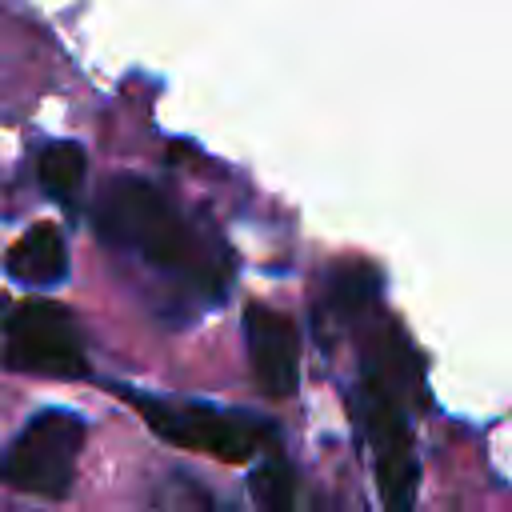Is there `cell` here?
<instances>
[{
    "label": "cell",
    "mask_w": 512,
    "mask_h": 512,
    "mask_svg": "<svg viewBox=\"0 0 512 512\" xmlns=\"http://www.w3.org/2000/svg\"><path fill=\"white\" fill-rule=\"evenodd\" d=\"M92 232L164 284V312H196L228 296V256L144 176H112L104 184L92 208Z\"/></svg>",
    "instance_id": "6da1fadb"
},
{
    "label": "cell",
    "mask_w": 512,
    "mask_h": 512,
    "mask_svg": "<svg viewBox=\"0 0 512 512\" xmlns=\"http://www.w3.org/2000/svg\"><path fill=\"white\" fill-rule=\"evenodd\" d=\"M36 180L48 200L72 208L88 180V152L80 140H52L36 160Z\"/></svg>",
    "instance_id": "9c48e42d"
},
{
    "label": "cell",
    "mask_w": 512,
    "mask_h": 512,
    "mask_svg": "<svg viewBox=\"0 0 512 512\" xmlns=\"http://www.w3.org/2000/svg\"><path fill=\"white\" fill-rule=\"evenodd\" d=\"M124 404L140 412V420L164 440L184 452H200L224 464H244L256 460L260 452L276 448V424L260 420L240 408H216L208 400H188V396H160L128 384H112Z\"/></svg>",
    "instance_id": "7a4b0ae2"
},
{
    "label": "cell",
    "mask_w": 512,
    "mask_h": 512,
    "mask_svg": "<svg viewBox=\"0 0 512 512\" xmlns=\"http://www.w3.org/2000/svg\"><path fill=\"white\" fill-rule=\"evenodd\" d=\"M356 416L364 428V440L372 448L376 488L384 500V512H412L420 492V456L408 428V404L392 396L388 388L360 380L356 388Z\"/></svg>",
    "instance_id": "277c9868"
},
{
    "label": "cell",
    "mask_w": 512,
    "mask_h": 512,
    "mask_svg": "<svg viewBox=\"0 0 512 512\" xmlns=\"http://www.w3.org/2000/svg\"><path fill=\"white\" fill-rule=\"evenodd\" d=\"M248 492L260 512H296V472L292 464L268 448L256 456V468L248 476Z\"/></svg>",
    "instance_id": "30bf717a"
},
{
    "label": "cell",
    "mask_w": 512,
    "mask_h": 512,
    "mask_svg": "<svg viewBox=\"0 0 512 512\" xmlns=\"http://www.w3.org/2000/svg\"><path fill=\"white\" fill-rule=\"evenodd\" d=\"M376 296H380V272L364 260H344L328 272V284H324V300H328V312L340 320V324H352L360 320L364 312L376 308Z\"/></svg>",
    "instance_id": "ba28073f"
},
{
    "label": "cell",
    "mask_w": 512,
    "mask_h": 512,
    "mask_svg": "<svg viewBox=\"0 0 512 512\" xmlns=\"http://www.w3.org/2000/svg\"><path fill=\"white\" fill-rule=\"evenodd\" d=\"M4 272L12 284L48 292L68 280V244L56 224H32L4 252Z\"/></svg>",
    "instance_id": "52a82bcc"
},
{
    "label": "cell",
    "mask_w": 512,
    "mask_h": 512,
    "mask_svg": "<svg viewBox=\"0 0 512 512\" xmlns=\"http://www.w3.org/2000/svg\"><path fill=\"white\" fill-rule=\"evenodd\" d=\"M88 440V420L72 408L32 412L0 448V488L40 500H64L76 484V464Z\"/></svg>",
    "instance_id": "3957f363"
},
{
    "label": "cell",
    "mask_w": 512,
    "mask_h": 512,
    "mask_svg": "<svg viewBox=\"0 0 512 512\" xmlns=\"http://www.w3.org/2000/svg\"><path fill=\"white\" fill-rule=\"evenodd\" d=\"M4 364L28 376L80 380L88 376L84 332L76 316L52 300H24L4 320Z\"/></svg>",
    "instance_id": "5b68a950"
},
{
    "label": "cell",
    "mask_w": 512,
    "mask_h": 512,
    "mask_svg": "<svg viewBox=\"0 0 512 512\" xmlns=\"http://www.w3.org/2000/svg\"><path fill=\"white\" fill-rule=\"evenodd\" d=\"M244 348L252 380L264 396L288 400L300 388V332L292 316H284L272 304H248L244 308Z\"/></svg>",
    "instance_id": "8992f818"
}]
</instances>
